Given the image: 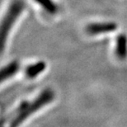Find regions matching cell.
Wrapping results in <instances>:
<instances>
[{"label": "cell", "instance_id": "cell-5", "mask_svg": "<svg viewBox=\"0 0 127 127\" xmlns=\"http://www.w3.org/2000/svg\"><path fill=\"white\" fill-rule=\"evenodd\" d=\"M46 69L45 61H37L28 65L25 69V75L28 79H34L40 76Z\"/></svg>", "mask_w": 127, "mask_h": 127}, {"label": "cell", "instance_id": "cell-2", "mask_svg": "<svg viewBox=\"0 0 127 127\" xmlns=\"http://www.w3.org/2000/svg\"><path fill=\"white\" fill-rule=\"evenodd\" d=\"M25 9L23 0H12L0 18V55L4 52L9 35Z\"/></svg>", "mask_w": 127, "mask_h": 127}, {"label": "cell", "instance_id": "cell-4", "mask_svg": "<svg viewBox=\"0 0 127 127\" xmlns=\"http://www.w3.org/2000/svg\"><path fill=\"white\" fill-rule=\"evenodd\" d=\"M117 29V24L115 22H101L91 23L86 27V32L89 35H98L115 32Z\"/></svg>", "mask_w": 127, "mask_h": 127}, {"label": "cell", "instance_id": "cell-6", "mask_svg": "<svg viewBox=\"0 0 127 127\" xmlns=\"http://www.w3.org/2000/svg\"><path fill=\"white\" fill-rule=\"evenodd\" d=\"M116 55L120 60H125L127 57V36L125 34H120L116 38Z\"/></svg>", "mask_w": 127, "mask_h": 127}, {"label": "cell", "instance_id": "cell-1", "mask_svg": "<svg viewBox=\"0 0 127 127\" xmlns=\"http://www.w3.org/2000/svg\"><path fill=\"white\" fill-rule=\"evenodd\" d=\"M55 98V91L50 88H46L36 96L22 101L12 111L8 127H19L34 114L52 103Z\"/></svg>", "mask_w": 127, "mask_h": 127}, {"label": "cell", "instance_id": "cell-7", "mask_svg": "<svg viewBox=\"0 0 127 127\" xmlns=\"http://www.w3.org/2000/svg\"><path fill=\"white\" fill-rule=\"evenodd\" d=\"M35 2L48 14L55 15L59 12V7L54 0H35Z\"/></svg>", "mask_w": 127, "mask_h": 127}, {"label": "cell", "instance_id": "cell-3", "mask_svg": "<svg viewBox=\"0 0 127 127\" xmlns=\"http://www.w3.org/2000/svg\"><path fill=\"white\" fill-rule=\"evenodd\" d=\"M21 65L19 61L12 60L0 67V85L11 79L19 72Z\"/></svg>", "mask_w": 127, "mask_h": 127}]
</instances>
